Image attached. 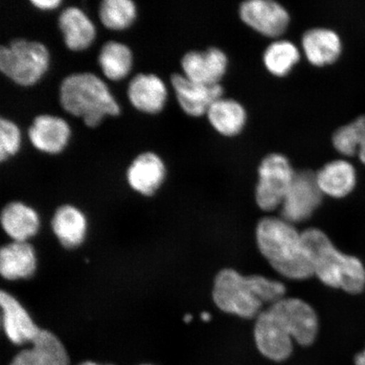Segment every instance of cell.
<instances>
[{
    "label": "cell",
    "instance_id": "obj_25",
    "mask_svg": "<svg viewBox=\"0 0 365 365\" xmlns=\"http://www.w3.org/2000/svg\"><path fill=\"white\" fill-rule=\"evenodd\" d=\"M98 63L108 80L118 81L129 75L133 63V56L127 45L109 41L100 51Z\"/></svg>",
    "mask_w": 365,
    "mask_h": 365
},
{
    "label": "cell",
    "instance_id": "obj_24",
    "mask_svg": "<svg viewBox=\"0 0 365 365\" xmlns=\"http://www.w3.org/2000/svg\"><path fill=\"white\" fill-rule=\"evenodd\" d=\"M301 58L300 49L289 40L277 38L269 44L263 53V63L270 74L284 77L289 74Z\"/></svg>",
    "mask_w": 365,
    "mask_h": 365
},
{
    "label": "cell",
    "instance_id": "obj_6",
    "mask_svg": "<svg viewBox=\"0 0 365 365\" xmlns=\"http://www.w3.org/2000/svg\"><path fill=\"white\" fill-rule=\"evenodd\" d=\"M48 66V50L42 43L19 38L0 48V71L18 85L36 84Z\"/></svg>",
    "mask_w": 365,
    "mask_h": 365
},
{
    "label": "cell",
    "instance_id": "obj_5",
    "mask_svg": "<svg viewBox=\"0 0 365 365\" xmlns=\"http://www.w3.org/2000/svg\"><path fill=\"white\" fill-rule=\"evenodd\" d=\"M59 101L67 113L83 118L84 124L91 128L98 126L105 116L120 113L107 85L91 73H77L63 79Z\"/></svg>",
    "mask_w": 365,
    "mask_h": 365
},
{
    "label": "cell",
    "instance_id": "obj_27",
    "mask_svg": "<svg viewBox=\"0 0 365 365\" xmlns=\"http://www.w3.org/2000/svg\"><path fill=\"white\" fill-rule=\"evenodd\" d=\"M136 6L131 0H104L100 4L99 18L111 30H124L134 22Z\"/></svg>",
    "mask_w": 365,
    "mask_h": 365
},
{
    "label": "cell",
    "instance_id": "obj_7",
    "mask_svg": "<svg viewBox=\"0 0 365 365\" xmlns=\"http://www.w3.org/2000/svg\"><path fill=\"white\" fill-rule=\"evenodd\" d=\"M295 175L285 155L275 153L264 157L258 168L259 180L255 190L259 208L270 212L282 205Z\"/></svg>",
    "mask_w": 365,
    "mask_h": 365
},
{
    "label": "cell",
    "instance_id": "obj_22",
    "mask_svg": "<svg viewBox=\"0 0 365 365\" xmlns=\"http://www.w3.org/2000/svg\"><path fill=\"white\" fill-rule=\"evenodd\" d=\"M52 228L63 247L74 249L84 241L88 222L79 209L66 205L54 214Z\"/></svg>",
    "mask_w": 365,
    "mask_h": 365
},
{
    "label": "cell",
    "instance_id": "obj_26",
    "mask_svg": "<svg viewBox=\"0 0 365 365\" xmlns=\"http://www.w3.org/2000/svg\"><path fill=\"white\" fill-rule=\"evenodd\" d=\"M332 145L344 156L358 154L365 164V115L337 129L332 135Z\"/></svg>",
    "mask_w": 365,
    "mask_h": 365
},
{
    "label": "cell",
    "instance_id": "obj_28",
    "mask_svg": "<svg viewBox=\"0 0 365 365\" xmlns=\"http://www.w3.org/2000/svg\"><path fill=\"white\" fill-rule=\"evenodd\" d=\"M21 132L15 123L2 118L0 120V161H6L20 149Z\"/></svg>",
    "mask_w": 365,
    "mask_h": 365
},
{
    "label": "cell",
    "instance_id": "obj_30",
    "mask_svg": "<svg viewBox=\"0 0 365 365\" xmlns=\"http://www.w3.org/2000/svg\"><path fill=\"white\" fill-rule=\"evenodd\" d=\"M356 365H365V350L362 354H359L356 356L355 358Z\"/></svg>",
    "mask_w": 365,
    "mask_h": 365
},
{
    "label": "cell",
    "instance_id": "obj_11",
    "mask_svg": "<svg viewBox=\"0 0 365 365\" xmlns=\"http://www.w3.org/2000/svg\"><path fill=\"white\" fill-rule=\"evenodd\" d=\"M171 83L182 110L192 117L205 115L211 105L225 93L221 84L199 83L182 74H173Z\"/></svg>",
    "mask_w": 365,
    "mask_h": 365
},
{
    "label": "cell",
    "instance_id": "obj_13",
    "mask_svg": "<svg viewBox=\"0 0 365 365\" xmlns=\"http://www.w3.org/2000/svg\"><path fill=\"white\" fill-rule=\"evenodd\" d=\"M0 304L3 310V328L7 339L16 346L31 344L41 328L36 325L15 297L7 292L1 291Z\"/></svg>",
    "mask_w": 365,
    "mask_h": 365
},
{
    "label": "cell",
    "instance_id": "obj_3",
    "mask_svg": "<svg viewBox=\"0 0 365 365\" xmlns=\"http://www.w3.org/2000/svg\"><path fill=\"white\" fill-rule=\"evenodd\" d=\"M257 239L264 257L281 275L294 280L314 276L302 234L292 223L282 218H263L257 226Z\"/></svg>",
    "mask_w": 365,
    "mask_h": 365
},
{
    "label": "cell",
    "instance_id": "obj_2",
    "mask_svg": "<svg viewBox=\"0 0 365 365\" xmlns=\"http://www.w3.org/2000/svg\"><path fill=\"white\" fill-rule=\"evenodd\" d=\"M307 321L293 299H282L259 314L255 340L264 357L281 362L293 352V340L302 344L307 339Z\"/></svg>",
    "mask_w": 365,
    "mask_h": 365
},
{
    "label": "cell",
    "instance_id": "obj_15",
    "mask_svg": "<svg viewBox=\"0 0 365 365\" xmlns=\"http://www.w3.org/2000/svg\"><path fill=\"white\" fill-rule=\"evenodd\" d=\"M301 48L309 63L322 67L331 65L339 58L341 42L336 31L325 27H314L303 34Z\"/></svg>",
    "mask_w": 365,
    "mask_h": 365
},
{
    "label": "cell",
    "instance_id": "obj_32",
    "mask_svg": "<svg viewBox=\"0 0 365 365\" xmlns=\"http://www.w3.org/2000/svg\"><path fill=\"white\" fill-rule=\"evenodd\" d=\"M202 319H203V321L207 322L209 321L210 319H211V316H210V314L204 312L202 314Z\"/></svg>",
    "mask_w": 365,
    "mask_h": 365
},
{
    "label": "cell",
    "instance_id": "obj_19",
    "mask_svg": "<svg viewBox=\"0 0 365 365\" xmlns=\"http://www.w3.org/2000/svg\"><path fill=\"white\" fill-rule=\"evenodd\" d=\"M58 24L66 47L72 51L89 48L96 38L93 23L79 8L65 9L58 16Z\"/></svg>",
    "mask_w": 365,
    "mask_h": 365
},
{
    "label": "cell",
    "instance_id": "obj_1",
    "mask_svg": "<svg viewBox=\"0 0 365 365\" xmlns=\"http://www.w3.org/2000/svg\"><path fill=\"white\" fill-rule=\"evenodd\" d=\"M285 293L280 282L257 275L244 277L226 269L217 274L212 296L222 312L250 319L262 313L264 304H275L284 298Z\"/></svg>",
    "mask_w": 365,
    "mask_h": 365
},
{
    "label": "cell",
    "instance_id": "obj_14",
    "mask_svg": "<svg viewBox=\"0 0 365 365\" xmlns=\"http://www.w3.org/2000/svg\"><path fill=\"white\" fill-rule=\"evenodd\" d=\"M31 143L41 152L57 154L66 147L71 128L63 118L43 114L34 118L29 128Z\"/></svg>",
    "mask_w": 365,
    "mask_h": 365
},
{
    "label": "cell",
    "instance_id": "obj_16",
    "mask_svg": "<svg viewBox=\"0 0 365 365\" xmlns=\"http://www.w3.org/2000/svg\"><path fill=\"white\" fill-rule=\"evenodd\" d=\"M126 176L132 189L141 195H153L165 179V164L156 153H141L128 168Z\"/></svg>",
    "mask_w": 365,
    "mask_h": 365
},
{
    "label": "cell",
    "instance_id": "obj_8",
    "mask_svg": "<svg viewBox=\"0 0 365 365\" xmlns=\"http://www.w3.org/2000/svg\"><path fill=\"white\" fill-rule=\"evenodd\" d=\"M322 197L316 173L310 170L296 172L282 204V218L292 225L307 220L321 205Z\"/></svg>",
    "mask_w": 365,
    "mask_h": 365
},
{
    "label": "cell",
    "instance_id": "obj_10",
    "mask_svg": "<svg viewBox=\"0 0 365 365\" xmlns=\"http://www.w3.org/2000/svg\"><path fill=\"white\" fill-rule=\"evenodd\" d=\"M228 62L227 53L221 48L193 50L186 53L182 58V75L199 83L220 84L227 71Z\"/></svg>",
    "mask_w": 365,
    "mask_h": 365
},
{
    "label": "cell",
    "instance_id": "obj_4",
    "mask_svg": "<svg viewBox=\"0 0 365 365\" xmlns=\"http://www.w3.org/2000/svg\"><path fill=\"white\" fill-rule=\"evenodd\" d=\"M302 234L314 275L324 284L359 294L365 285V270L357 258L340 252L323 232L309 228Z\"/></svg>",
    "mask_w": 365,
    "mask_h": 365
},
{
    "label": "cell",
    "instance_id": "obj_20",
    "mask_svg": "<svg viewBox=\"0 0 365 365\" xmlns=\"http://www.w3.org/2000/svg\"><path fill=\"white\" fill-rule=\"evenodd\" d=\"M36 267L35 250L27 242L14 241L0 251V272L7 280L29 278Z\"/></svg>",
    "mask_w": 365,
    "mask_h": 365
},
{
    "label": "cell",
    "instance_id": "obj_21",
    "mask_svg": "<svg viewBox=\"0 0 365 365\" xmlns=\"http://www.w3.org/2000/svg\"><path fill=\"white\" fill-rule=\"evenodd\" d=\"M317 184L323 195L344 197L353 190L356 173L352 164L345 160H335L316 173Z\"/></svg>",
    "mask_w": 365,
    "mask_h": 365
},
{
    "label": "cell",
    "instance_id": "obj_23",
    "mask_svg": "<svg viewBox=\"0 0 365 365\" xmlns=\"http://www.w3.org/2000/svg\"><path fill=\"white\" fill-rule=\"evenodd\" d=\"M1 222L4 230L18 242H26L39 230L38 213L21 202H11L3 209Z\"/></svg>",
    "mask_w": 365,
    "mask_h": 365
},
{
    "label": "cell",
    "instance_id": "obj_9",
    "mask_svg": "<svg viewBox=\"0 0 365 365\" xmlns=\"http://www.w3.org/2000/svg\"><path fill=\"white\" fill-rule=\"evenodd\" d=\"M239 13L245 24L267 38H280L289 29V12L274 0H247L240 4Z\"/></svg>",
    "mask_w": 365,
    "mask_h": 365
},
{
    "label": "cell",
    "instance_id": "obj_17",
    "mask_svg": "<svg viewBox=\"0 0 365 365\" xmlns=\"http://www.w3.org/2000/svg\"><path fill=\"white\" fill-rule=\"evenodd\" d=\"M168 91L164 82L156 75L138 74L128 86V98L140 112L158 113L167 101Z\"/></svg>",
    "mask_w": 365,
    "mask_h": 365
},
{
    "label": "cell",
    "instance_id": "obj_18",
    "mask_svg": "<svg viewBox=\"0 0 365 365\" xmlns=\"http://www.w3.org/2000/svg\"><path fill=\"white\" fill-rule=\"evenodd\" d=\"M205 116L217 133L232 137L243 131L248 114L243 104L222 96L211 105Z\"/></svg>",
    "mask_w": 365,
    "mask_h": 365
},
{
    "label": "cell",
    "instance_id": "obj_34",
    "mask_svg": "<svg viewBox=\"0 0 365 365\" xmlns=\"http://www.w3.org/2000/svg\"><path fill=\"white\" fill-rule=\"evenodd\" d=\"M139 365H153V364H139Z\"/></svg>",
    "mask_w": 365,
    "mask_h": 365
},
{
    "label": "cell",
    "instance_id": "obj_29",
    "mask_svg": "<svg viewBox=\"0 0 365 365\" xmlns=\"http://www.w3.org/2000/svg\"><path fill=\"white\" fill-rule=\"evenodd\" d=\"M31 3L40 10L48 11L57 8L62 2L61 0H31Z\"/></svg>",
    "mask_w": 365,
    "mask_h": 365
},
{
    "label": "cell",
    "instance_id": "obj_31",
    "mask_svg": "<svg viewBox=\"0 0 365 365\" xmlns=\"http://www.w3.org/2000/svg\"><path fill=\"white\" fill-rule=\"evenodd\" d=\"M76 365H114L113 364H100L93 360H84V361L80 362Z\"/></svg>",
    "mask_w": 365,
    "mask_h": 365
},
{
    "label": "cell",
    "instance_id": "obj_33",
    "mask_svg": "<svg viewBox=\"0 0 365 365\" xmlns=\"http://www.w3.org/2000/svg\"><path fill=\"white\" fill-rule=\"evenodd\" d=\"M191 319H192V317L190 316V314H187V316L185 317V321L186 322H191Z\"/></svg>",
    "mask_w": 365,
    "mask_h": 365
},
{
    "label": "cell",
    "instance_id": "obj_12",
    "mask_svg": "<svg viewBox=\"0 0 365 365\" xmlns=\"http://www.w3.org/2000/svg\"><path fill=\"white\" fill-rule=\"evenodd\" d=\"M31 344L14 356L8 365H71L66 346L52 331L41 329Z\"/></svg>",
    "mask_w": 365,
    "mask_h": 365
}]
</instances>
